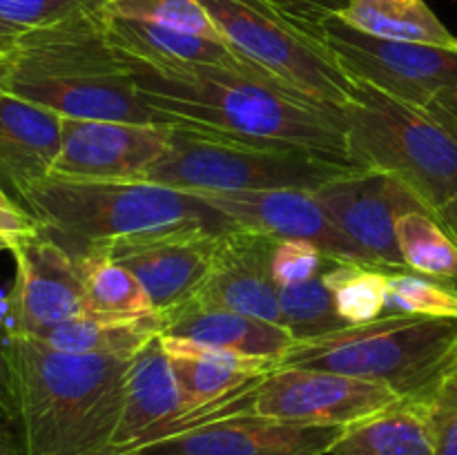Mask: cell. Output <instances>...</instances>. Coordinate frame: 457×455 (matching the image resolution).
Returning <instances> with one entry per match:
<instances>
[{
	"mask_svg": "<svg viewBox=\"0 0 457 455\" xmlns=\"http://www.w3.org/2000/svg\"><path fill=\"white\" fill-rule=\"evenodd\" d=\"M138 96L159 123L254 143L295 145L353 168L337 110L272 80L221 67L156 71L128 61Z\"/></svg>",
	"mask_w": 457,
	"mask_h": 455,
	"instance_id": "6da1fadb",
	"label": "cell"
},
{
	"mask_svg": "<svg viewBox=\"0 0 457 455\" xmlns=\"http://www.w3.org/2000/svg\"><path fill=\"white\" fill-rule=\"evenodd\" d=\"M4 346L25 455L110 453L129 360L61 352L16 333H7Z\"/></svg>",
	"mask_w": 457,
	"mask_h": 455,
	"instance_id": "7a4b0ae2",
	"label": "cell"
},
{
	"mask_svg": "<svg viewBox=\"0 0 457 455\" xmlns=\"http://www.w3.org/2000/svg\"><path fill=\"white\" fill-rule=\"evenodd\" d=\"M4 92L62 119L159 123L138 96L132 70L107 38L101 0L22 31L9 54Z\"/></svg>",
	"mask_w": 457,
	"mask_h": 455,
	"instance_id": "3957f363",
	"label": "cell"
},
{
	"mask_svg": "<svg viewBox=\"0 0 457 455\" xmlns=\"http://www.w3.org/2000/svg\"><path fill=\"white\" fill-rule=\"evenodd\" d=\"M21 205L38 221L45 236L76 259L177 228H230L221 214L195 194L143 178L96 181L52 174L27 190Z\"/></svg>",
	"mask_w": 457,
	"mask_h": 455,
	"instance_id": "277c9868",
	"label": "cell"
},
{
	"mask_svg": "<svg viewBox=\"0 0 457 455\" xmlns=\"http://www.w3.org/2000/svg\"><path fill=\"white\" fill-rule=\"evenodd\" d=\"M279 366L330 370L382 384L400 400H427L457 366V319L382 315L297 342Z\"/></svg>",
	"mask_w": 457,
	"mask_h": 455,
	"instance_id": "5b68a950",
	"label": "cell"
},
{
	"mask_svg": "<svg viewBox=\"0 0 457 455\" xmlns=\"http://www.w3.org/2000/svg\"><path fill=\"white\" fill-rule=\"evenodd\" d=\"M339 119L355 170L397 178L436 219L457 194V141L424 110L355 83Z\"/></svg>",
	"mask_w": 457,
	"mask_h": 455,
	"instance_id": "8992f818",
	"label": "cell"
},
{
	"mask_svg": "<svg viewBox=\"0 0 457 455\" xmlns=\"http://www.w3.org/2000/svg\"><path fill=\"white\" fill-rule=\"evenodd\" d=\"M348 170L355 168L335 163L303 147L241 141L172 125L168 150L143 174V181L174 187L187 194L315 192Z\"/></svg>",
	"mask_w": 457,
	"mask_h": 455,
	"instance_id": "52a82bcc",
	"label": "cell"
},
{
	"mask_svg": "<svg viewBox=\"0 0 457 455\" xmlns=\"http://www.w3.org/2000/svg\"><path fill=\"white\" fill-rule=\"evenodd\" d=\"M228 45L281 87L330 110L355 98V83L317 31L306 29L268 0H196Z\"/></svg>",
	"mask_w": 457,
	"mask_h": 455,
	"instance_id": "ba28073f",
	"label": "cell"
},
{
	"mask_svg": "<svg viewBox=\"0 0 457 455\" xmlns=\"http://www.w3.org/2000/svg\"><path fill=\"white\" fill-rule=\"evenodd\" d=\"M317 36L353 83H366L397 101L427 110L457 94V52L366 34L339 13L317 25Z\"/></svg>",
	"mask_w": 457,
	"mask_h": 455,
	"instance_id": "9c48e42d",
	"label": "cell"
},
{
	"mask_svg": "<svg viewBox=\"0 0 457 455\" xmlns=\"http://www.w3.org/2000/svg\"><path fill=\"white\" fill-rule=\"evenodd\" d=\"M397 400L382 384L330 370L277 366L245 391L241 413L303 426L344 428Z\"/></svg>",
	"mask_w": 457,
	"mask_h": 455,
	"instance_id": "30bf717a",
	"label": "cell"
},
{
	"mask_svg": "<svg viewBox=\"0 0 457 455\" xmlns=\"http://www.w3.org/2000/svg\"><path fill=\"white\" fill-rule=\"evenodd\" d=\"M312 194L378 270H406L397 241V219L406 212L428 210L404 183L388 174L348 170L317 187Z\"/></svg>",
	"mask_w": 457,
	"mask_h": 455,
	"instance_id": "8fae6325",
	"label": "cell"
},
{
	"mask_svg": "<svg viewBox=\"0 0 457 455\" xmlns=\"http://www.w3.org/2000/svg\"><path fill=\"white\" fill-rule=\"evenodd\" d=\"M16 277L9 290V333L40 337L47 330L87 315L79 259L43 232L12 248Z\"/></svg>",
	"mask_w": 457,
	"mask_h": 455,
	"instance_id": "7c38bea8",
	"label": "cell"
},
{
	"mask_svg": "<svg viewBox=\"0 0 457 455\" xmlns=\"http://www.w3.org/2000/svg\"><path fill=\"white\" fill-rule=\"evenodd\" d=\"M170 123L62 119L54 177L96 181H141L165 154Z\"/></svg>",
	"mask_w": 457,
	"mask_h": 455,
	"instance_id": "4fadbf2b",
	"label": "cell"
},
{
	"mask_svg": "<svg viewBox=\"0 0 457 455\" xmlns=\"http://www.w3.org/2000/svg\"><path fill=\"white\" fill-rule=\"evenodd\" d=\"M195 196L221 214L230 226L262 232L272 239L308 241L333 261L375 268L308 190L212 192Z\"/></svg>",
	"mask_w": 457,
	"mask_h": 455,
	"instance_id": "5bb4252c",
	"label": "cell"
},
{
	"mask_svg": "<svg viewBox=\"0 0 457 455\" xmlns=\"http://www.w3.org/2000/svg\"><path fill=\"white\" fill-rule=\"evenodd\" d=\"M221 232L205 226L177 228L123 241L103 254L141 281L156 312L170 315L186 306L204 285Z\"/></svg>",
	"mask_w": 457,
	"mask_h": 455,
	"instance_id": "9a60e30c",
	"label": "cell"
},
{
	"mask_svg": "<svg viewBox=\"0 0 457 455\" xmlns=\"http://www.w3.org/2000/svg\"><path fill=\"white\" fill-rule=\"evenodd\" d=\"M342 428L303 426L257 418L223 415L156 440L138 455H328Z\"/></svg>",
	"mask_w": 457,
	"mask_h": 455,
	"instance_id": "2e32d148",
	"label": "cell"
},
{
	"mask_svg": "<svg viewBox=\"0 0 457 455\" xmlns=\"http://www.w3.org/2000/svg\"><path fill=\"white\" fill-rule=\"evenodd\" d=\"M275 245L277 239L262 232L237 226L223 230L204 285L183 308L235 310L281 324L279 285L272 277Z\"/></svg>",
	"mask_w": 457,
	"mask_h": 455,
	"instance_id": "e0dca14e",
	"label": "cell"
},
{
	"mask_svg": "<svg viewBox=\"0 0 457 455\" xmlns=\"http://www.w3.org/2000/svg\"><path fill=\"white\" fill-rule=\"evenodd\" d=\"M187 410L179 379L161 337L128 361L123 410L110 453H132L172 435L186 422Z\"/></svg>",
	"mask_w": 457,
	"mask_h": 455,
	"instance_id": "ac0fdd59",
	"label": "cell"
},
{
	"mask_svg": "<svg viewBox=\"0 0 457 455\" xmlns=\"http://www.w3.org/2000/svg\"><path fill=\"white\" fill-rule=\"evenodd\" d=\"M105 29L107 38L120 56L150 70L177 71L192 67H221L270 80L223 40L112 13H105Z\"/></svg>",
	"mask_w": 457,
	"mask_h": 455,
	"instance_id": "d6986e66",
	"label": "cell"
},
{
	"mask_svg": "<svg viewBox=\"0 0 457 455\" xmlns=\"http://www.w3.org/2000/svg\"><path fill=\"white\" fill-rule=\"evenodd\" d=\"M61 128L56 112L0 92V186L18 203L27 190L52 177Z\"/></svg>",
	"mask_w": 457,
	"mask_h": 455,
	"instance_id": "ffe728a7",
	"label": "cell"
},
{
	"mask_svg": "<svg viewBox=\"0 0 457 455\" xmlns=\"http://www.w3.org/2000/svg\"><path fill=\"white\" fill-rule=\"evenodd\" d=\"M161 343L172 361V370L190 410L181 428H186L196 415L230 400L232 395L259 382L263 375L272 373L279 366L270 360H257V357L192 342V339L170 337V335H161Z\"/></svg>",
	"mask_w": 457,
	"mask_h": 455,
	"instance_id": "44dd1931",
	"label": "cell"
},
{
	"mask_svg": "<svg viewBox=\"0 0 457 455\" xmlns=\"http://www.w3.org/2000/svg\"><path fill=\"white\" fill-rule=\"evenodd\" d=\"M163 335L210 343L277 364L297 343L286 326L270 324L244 312L214 310V308H181L170 312L165 315Z\"/></svg>",
	"mask_w": 457,
	"mask_h": 455,
	"instance_id": "7402d4cb",
	"label": "cell"
},
{
	"mask_svg": "<svg viewBox=\"0 0 457 455\" xmlns=\"http://www.w3.org/2000/svg\"><path fill=\"white\" fill-rule=\"evenodd\" d=\"M427 400H397L342 428L328 455H433Z\"/></svg>",
	"mask_w": 457,
	"mask_h": 455,
	"instance_id": "603a6c76",
	"label": "cell"
},
{
	"mask_svg": "<svg viewBox=\"0 0 457 455\" xmlns=\"http://www.w3.org/2000/svg\"><path fill=\"white\" fill-rule=\"evenodd\" d=\"M163 330L165 315L156 310L134 317L83 315L34 339L61 352L132 360L147 343L161 337Z\"/></svg>",
	"mask_w": 457,
	"mask_h": 455,
	"instance_id": "cb8c5ba5",
	"label": "cell"
},
{
	"mask_svg": "<svg viewBox=\"0 0 457 455\" xmlns=\"http://www.w3.org/2000/svg\"><path fill=\"white\" fill-rule=\"evenodd\" d=\"M339 16L366 34L457 52V36L433 13L427 0H348Z\"/></svg>",
	"mask_w": 457,
	"mask_h": 455,
	"instance_id": "d4e9b609",
	"label": "cell"
},
{
	"mask_svg": "<svg viewBox=\"0 0 457 455\" xmlns=\"http://www.w3.org/2000/svg\"><path fill=\"white\" fill-rule=\"evenodd\" d=\"M87 315L134 317L154 312L150 294L125 266L103 252L79 257Z\"/></svg>",
	"mask_w": 457,
	"mask_h": 455,
	"instance_id": "484cf974",
	"label": "cell"
},
{
	"mask_svg": "<svg viewBox=\"0 0 457 455\" xmlns=\"http://www.w3.org/2000/svg\"><path fill=\"white\" fill-rule=\"evenodd\" d=\"M397 241L406 270L457 285V241L428 212L397 219Z\"/></svg>",
	"mask_w": 457,
	"mask_h": 455,
	"instance_id": "4316f807",
	"label": "cell"
},
{
	"mask_svg": "<svg viewBox=\"0 0 457 455\" xmlns=\"http://www.w3.org/2000/svg\"><path fill=\"white\" fill-rule=\"evenodd\" d=\"M335 308L348 326L369 324L386 312L388 272L360 263H333L321 275Z\"/></svg>",
	"mask_w": 457,
	"mask_h": 455,
	"instance_id": "83f0119b",
	"label": "cell"
},
{
	"mask_svg": "<svg viewBox=\"0 0 457 455\" xmlns=\"http://www.w3.org/2000/svg\"><path fill=\"white\" fill-rule=\"evenodd\" d=\"M279 315L281 324L297 342H308L348 326L339 317L333 294L326 288L321 275L303 284L279 288Z\"/></svg>",
	"mask_w": 457,
	"mask_h": 455,
	"instance_id": "f1b7e54d",
	"label": "cell"
},
{
	"mask_svg": "<svg viewBox=\"0 0 457 455\" xmlns=\"http://www.w3.org/2000/svg\"><path fill=\"white\" fill-rule=\"evenodd\" d=\"M384 315H427L457 319V285L428 279L411 270L388 272Z\"/></svg>",
	"mask_w": 457,
	"mask_h": 455,
	"instance_id": "f546056e",
	"label": "cell"
},
{
	"mask_svg": "<svg viewBox=\"0 0 457 455\" xmlns=\"http://www.w3.org/2000/svg\"><path fill=\"white\" fill-rule=\"evenodd\" d=\"M105 13L156 22L172 29L223 40L214 22L196 0H101ZM226 43V40H223Z\"/></svg>",
	"mask_w": 457,
	"mask_h": 455,
	"instance_id": "4dcf8cb0",
	"label": "cell"
},
{
	"mask_svg": "<svg viewBox=\"0 0 457 455\" xmlns=\"http://www.w3.org/2000/svg\"><path fill=\"white\" fill-rule=\"evenodd\" d=\"M333 263L337 261L326 257L317 245L308 241L277 239L275 252H272V277L279 288H286V285H297L324 275Z\"/></svg>",
	"mask_w": 457,
	"mask_h": 455,
	"instance_id": "1f68e13d",
	"label": "cell"
},
{
	"mask_svg": "<svg viewBox=\"0 0 457 455\" xmlns=\"http://www.w3.org/2000/svg\"><path fill=\"white\" fill-rule=\"evenodd\" d=\"M433 428V455H457V366L427 397Z\"/></svg>",
	"mask_w": 457,
	"mask_h": 455,
	"instance_id": "d6a6232c",
	"label": "cell"
},
{
	"mask_svg": "<svg viewBox=\"0 0 457 455\" xmlns=\"http://www.w3.org/2000/svg\"><path fill=\"white\" fill-rule=\"evenodd\" d=\"M96 0H0V18L18 29L49 25Z\"/></svg>",
	"mask_w": 457,
	"mask_h": 455,
	"instance_id": "836d02e7",
	"label": "cell"
},
{
	"mask_svg": "<svg viewBox=\"0 0 457 455\" xmlns=\"http://www.w3.org/2000/svg\"><path fill=\"white\" fill-rule=\"evenodd\" d=\"M268 3L311 31H317L321 21L335 13H344V9L348 7V0H268Z\"/></svg>",
	"mask_w": 457,
	"mask_h": 455,
	"instance_id": "e575fe53",
	"label": "cell"
},
{
	"mask_svg": "<svg viewBox=\"0 0 457 455\" xmlns=\"http://www.w3.org/2000/svg\"><path fill=\"white\" fill-rule=\"evenodd\" d=\"M0 232L16 236V239H25V236H34L40 232L38 221L13 196H9L3 186H0Z\"/></svg>",
	"mask_w": 457,
	"mask_h": 455,
	"instance_id": "d590c367",
	"label": "cell"
},
{
	"mask_svg": "<svg viewBox=\"0 0 457 455\" xmlns=\"http://www.w3.org/2000/svg\"><path fill=\"white\" fill-rule=\"evenodd\" d=\"M0 422L12 426L13 431L18 426L16 388H13L12 364H9L7 346L4 343H0Z\"/></svg>",
	"mask_w": 457,
	"mask_h": 455,
	"instance_id": "8d00e7d4",
	"label": "cell"
},
{
	"mask_svg": "<svg viewBox=\"0 0 457 455\" xmlns=\"http://www.w3.org/2000/svg\"><path fill=\"white\" fill-rule=\"evenodd\" d=\"M424 112L431 119H436L457 141V94H445L437 101H433Z\"/></svg>",
	"mask_w": 457,
	"mask_h": 455,
	"instance_id": "74e56055",
	"label": "cell"
},
{
	"mask_svg": "<svg viewBox=\"0 0 457 455\" xmlns=\"http://www.w3.org/2000/svg\"><path fill=\"white\" fill-rule=\"evenodd\" d=\"M0 455H25L18 433L3 422H0Z\"/></svg>",
	"mask_w": 457,
	"mask_h": 455,
	"instance_id": "f35d334b",
	"label": "cell"
},
{
	"mask_svg": "<svg viewBox=\"0 0 457 455\" xmlns=\"http://www.w3.org/2000/svg\"><path fill=\"white\" fill-rule=\"evenodd\" d=\"M437 221L457 241V194L442 205L437 212Z\"/></svg>",
	"mask_w": 457,
	"mask_h": 455,
	"instance_id": "ab89813d",
	"label": "cell"
},
{
	"mask_svg": "<svg viewBox=\"0 0 457 455\" xmlns=\"http://www.w3.org/2000/svg\"><path fill=\"white\" fill-rule=\"evenodd\" d=\"M25 29H18V27L9 25V22H4L3 18H0V49L3 52H12V47L16 45L18 36L22 34Z\"/></svg>",
	"mask_w": 457,
	"mask_h": 455,
	"instance_id": "60d3db41",
	"label": "cell"
},
{
	"mask_svg": "<svg viewBox=\"0 0 457 455\" xmlns=\"http://www.w3.org/2000/svg\"><path fill=\"white\" fill-rule=\"evenodd\" d=\"M12 54V52H9ZM9 76V56L0 58V92H4V85H7Z\"/></svg>",
	"mask_w": 457,
	"mask_h": 455,
	"instance_id": "b9f144b4",
	"label": "cell"
},
{
	"mask_svg": "<svg viewBox=\"0 0 457 455\" xmlns=\"http://www.w3.org/2000/svg\"><path fill=\"white\" fill-rule=\"evenodd\" d=\"M18 241H21V239H16V236L0 232V252H4V250H9V252H12V248L18 244Z\"/></svg>",
	"mask_w": 457,
	"mask_h": 455,
	"instance_id": "7bdbcfd3",
	"label": "cell"
},
{
	"mask_svg": "<svg viewBox=\"0 0 457 455\" xmlns=\"http://www.w3.org/2000/svg\"><path fill=\"white\" fill-rule=\"evenodd\" d=\"M107 455H138V453H107Z\"/></svg>",
	"mask_w": 457,
	"mask_h": 455,
	"instance_id": "ee69618b",
	"label": "cell"
},
{
	"mask_svg": "<svg viewBox=\"0 0 457 455\" xmlns=\"http://www.w3.org/2000/svg\"><path fill=\"white\" fill-rule=\"evenodd\" d=\"M4 56H9V52H3V49H0V58H4Z\"/></svg>",
	"mask_w": 457,
	"mask_h": 455,
	"instance_id": "f6af8a7d",
	"label": "cell"
}]
</instances>
